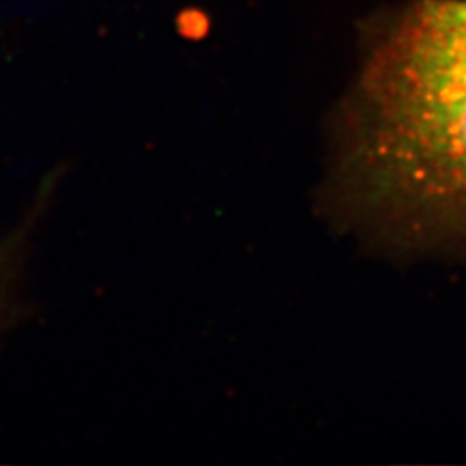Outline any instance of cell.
Here are the masks:
<instances>
[{
  "mask_svg": "<svg viewBox=\"0 0 466 466\" xmlns=\"http://www.w3.org/2000/svg\"><path fill=\"white\" fill-rule=\"evenodd\" d=\"M334 191L375 224L466 243V0H420L375 35L339 115Z\"/></svg>",
  "mask_w": 466,
  "mask_h": 466,
  "instance_id": "6da1fadb",
  "label": "cell"
},
{
  "mask_svg": "<svg viewBox=\"0 0 466 466\" xmlns=\"http://www.w3.org/2000/svg\"><path fill=\"white\" fill-rule=\"evenodd\" d=\"M51 202V185L29 207L24 220L6 231H0V340L20 323L27 309L25 303V272L32 253V239L39 222V210Z\"/></svg>",
  "mask_w": 466,
  "mask_h": 466,
  "instance_id": "7a4b0ae2",
  "label": "cell"
}]
</instances>
